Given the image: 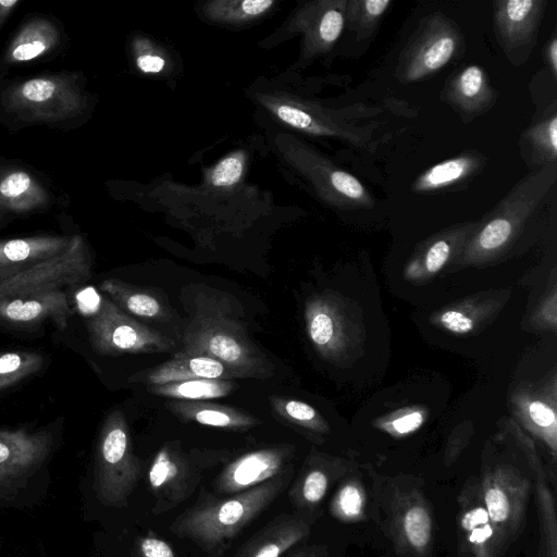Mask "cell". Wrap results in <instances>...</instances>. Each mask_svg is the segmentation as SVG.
<instances>
[{
	"label": "cell",
	"instance_id": "obj_1",
	"mask_svg": "<svg viewBox=\"0 0 557 557\" xmlns=\"http://www.w3.org/2000/svg\"><path fill=\"white\" fill-rule=\"evenodd\" d=\"M182 342L184 351L210 356L245 379H268L274 366L250 338L232 297L209 288L198 292Z\"/></svg>",
	"mask_w": 557,
	"mask_h": 557
},
{
	"label": "cell",
	"instance_id": "obj_2",
	"mask_svg": "<svg viewBox=\"0 0 557 557\" xmlns=\"http://www.w3.org/2000/svg\"><path fill=\"white\" fill-rule=\"evenodd\" d=\"M557 180V164L528 173L497 203L472 239V250L492 252L505 247L518 227L543 201Z\"/></svg>",
	"mask_w": 557,
	"mask_h": 557
},
{
	"label": "cell",
	"instance_id": "obj_3",
	"mask_svg": "<svg viewBox=\"0 0 557 557\" xmlns=\"http://www.w3.org/2000/svg\"><path fill=\"white\" fill-rule=\"evenodd\" d=\"M2 102L17 119L41 123L66 121L85 107L78 86L63 75L34 77L12 85L4 91Z\"/></svg>",
	"mask_w": 557,
	"mask_h": 557
},
{
	"label": "cell",
	"instance_id": "obj_4",
	"mask_svg": "<svg viewBox=\"0 0 557 557\" xmlns=\"http://www.w3.org/2000/svg\"><path fill=\"white\" fill-rule=\"evenodd\" d=\"M87 318L90 344L100 355L157 354L175 346L173 338L131 318L106 297Z\"/></svg>",
	"mask_w": 557,
	"mask_h": 557
},
{
	"label": "cell",
	"instance_id": "obj_5",
	"mask_svg": "<svg viewBox=\"0 0 557 557\" xmlns=\"http://www.w3.org/2000/svg\"><path fill=\"white\" fill-rule=\"evenodd\" d=\"M463 47L459 26L436 12L425 16L401 51L396 77L408 84L424 79L453 61Z\"/></svg>",
	"mask_w": 557,
	"mask_h": 557
},
{
	"label": "cell",
	"instance_id": "obj_6",
	"mask_svg": "<svg viewBox=\"0 0 557 557\" xmlns=\"http://www.w3.org/2000/svg\"><path fill=\"white\" fill-rule=\"evenodd\" d=\"M91 259L84 239L71 237L59 255L0 280V300L53 289H64L89 280Z\"/></svg>",
	"mask_w": 557,
	"mask_h": 557
},
{
	"label": "cell",
	"instance_id": "obj_7",
	"mask_svg": "<svg viewBox=\"0 0 557 557\" xmlns=\"http://www.w3.org/2000/svg\"><path fill=\"white\" fill-rule=\"evenodd\" d=\"M478 487L498 544L504 550L522 531L531 484L509 468H496L484 472Z\"/></svg>",
	"mask_w": 557,
	"mask_h": 557
},
{
	"label": "cell",
	"instance_id": "obj_8",
	"mask_svg": "<svg viewBox=\"0 0 557 557\" xmlns=\"http://www.w3.org/2000/svg\"><path fill=\"white\" fill-rule=\"evenodd\" d=\"M260 101L284 124L315 136L339 138L356 147H366L373 127L358 125L346 111H332L293 97L262 95Z\"/></svg>",
	"mask_w": 557,
	"mask_h": 557
},
{
	"label": "cell",
	"instance_id": "obj_9",
	"mask_svg": "<svg viewBox=\"0 0 557 557\" xmlns=\"http://www.w3.org/2000/svg\"><path fill=\"white\" fill-rule=\"evenodd\" d=\"M289 151L290 161L313 185L324 201L339 208H361L373 205L369 190L352 174L301 144L292 146Z\"/></svg>",
	"mask_w": 557,
	"mask_h": 557
},
{
	"label": "cell",
	"instance_id": "obj_10",
	"mask_svg": "<svg viewBox=\"0 0 557 557\" xmlns=\"http://www.w3.org/2000/svg\"><path fill=\"white\" fill-rule=\"evenodd\" d=\"M545 0L493 2L496 37L511 63L520 64L532 50L545 11Z\"/></svg>",
	"mask_w": 557,
	"mask_h": 557
},
{
	"label": "cell",
	"instance_id": "obj_11",
	"mask_svg": "<svg viewBox=\"0 0 557 557\" xmlns=\"http://www.w3.org/2000/svg\"><path fill=\"white\" fill-rule=\"evenodd\" d=\"M393 541L406 557H429L433 543V517L423 495L417 490L398 493L392 503Z\"/></svg>",
	"mask_w": 557,
	"mask_h": 557
},
{
	"label": "cell",
	"instance_id": "obj_12",
	"mask_svg": "<svg viewBox=\"0 0 557 557\" xmlns=\"http://www.w3.org/2000/svg\"><path fill=\"white\" fill-rule=\"evenodd\" d=\"M52 445L48 431L0 430V487L25 479L47 458Z\"/></svg>",
	"mask_w": 557,
	"mask_h": 557
},
{
	"label": "cell",
	"instance_id": "obj_13",
	"mask_svg": "<svg viewBox=\"0 0 557 557\" xmlns=\"http://www.w3.org/2000/svg\"><path fill=\"white\" fill-rule=\"evenodd\" d=\"M458 533L461 557H499L503 552L483 507L478 484L459 496Z\"/></svg>",
	"mask_w": 557,
	"mask_h": 557
},
{
	"label": "cell",
	"instance_id": "obj_14",
	"mask_svg": "<svg viewBox=\"0 0 557 557\" xmlns=\"http://www.w3.org/2000/svg\"><path fill=\"white\" fill-rule=\"evenodd\" d=\"M193 379L232 381L245 379V376L210 356L181 349L173 358L135 374L129 381L145 383L150 386Z\"/></svg>",
	"mask_w": 557,
	"mask_h": 557
},
{
	"label": "cell",
	"instance_id": "obj_15",
	"mask_svg": "<svg viewBox=\"0 0 557 557\" xmlns=\"http://www.w3.org/2000/svg\"><path fill=\"white\" fill-rule=\"evenodd\" d=\"M348 0H321L306 4L296 17V27L304 34L308 55L327 52L345 28Z\"/></svg>",
	"mask_w": 557,
	"mask_h": 557
},
{
	"label": "cell",
	"instance_id": "obj_16",
	"mask_svg": "<svg viewBox=\"0 0 557 557\" xmlns=\"http://www.w3.org/2000/svg\"><path fill=\"white\" fill-rule=\"evenodd\" d=\"M71 315L64 289L0 300V319L11 324H34L49 319L58 329L64 330Z\"/></svg>",
	"mask_w": 557,
	"mask_h": 557
},
{
	"label": "cell",
	"instance_id": "obj_17",
	"mask_svg": "<svg viewBox=\"0 0 557 557\" xmlns=\"http://www.w3.org/2000/svg\"><path fill=\"white\" fill-rule=\"evenodd\" d=\"M497 98L488 75L476 64L454 73L444 87V99L465 117L472 119L486 112Z\"/></svg>",
	"mask_w": 557,
	"mask_h": 557
},
{
	"label": "cell",
	"instance_id": "obj_18",
	"mask_svg": "<svg viewBox=\"0 0 557 557\" xmlns=\"http://www.w3.org/2000/svg\"><path fill=\"white\" fill-rule=\"evenodd\" d=\"M48 190L30 173L15 168L0 169V219L45 209Z\"/></svg>",
	"mask_w": 557,
	"mask_h": 557
},
{
	"label": "cell",
	"instance_id": "obj_19",
	"mask_svg": "<svg viewBox=\"0 0 557 557\" xmlns=\"http://www.w3.org/2000/svg\"><path fill=\"white\" fill-rule=\"evenodd\" d=\"M71 237L33 236L0 240V280L64 251Z\"/></svg>",
	"mask_w": 557,
	"mask_h": 557
},
{
	"label": "cell",
	"instance_id": "obj_20",
	"mask_svg": "<svg viewBox=\"0 0 557 557\" xmlns=\"http://www.w3.org/2000/svg\"><path fill=\"white\" fill-rule=\"evenodd\" d=\"M485 162L481 152L467 150L423 171L413 181L411 189L417 194H432L450 188L473 178Z\"/></svg>",
	"mask_w": 557,
	"mask_h": 557
},
{
	"label": "cell",
	"instance_id": "obj_21",
	"mask_svg": "<svg viewBox=\"0 0 557 557\" xmlns=\"http://www.w3.org/2000/svg\"><path fill=\"white\" fill-rule=\"evenodd\" d=\"M60 39L55 25L47 18L27 22L11 40L5 62L21 63L37 59L53 49Z\"/></svg>",
	"mask_w": 557,
	"mask_h": 557
},
{
	"label": "cell",
	"instance_id": "obj_22",
	"mask_svg": "<svg viewBox=\"0 0 557 557\" xmlns=\"http://www.w3.org/2000/svg\"><path fill=\"white\" fill-rule=\"evenodd\" d=\"M129 437L122 411L110 412L102 425L98 446V467L106 478L129 463Z\"/></svg>",
	"mask_w": 557,
	"mask_h": 557
},
{
	"label": "cell",
	"instance_id": "obj_23",
	"mask_svg": "<svg viewBox=\"0 0 557 557\" xmlns=\"http://www.w3.org/2000/svg\"><path fill=\"white\" fill-rule=\"evenodd\" d=\"M99 288L108 294L117 307L136 317L160 321L171 318L170 308L151 292L144 288L117 278L102 281Z\"/></svg>",
	"mask_w": 557,
	"mask_h": 557
},
{
	"label": "cell",
	"instance_id": "obj_24",
	"mask_svg": "<svg viewBox=\"0 0 557 557\" xmlns=\"http://www.w3.org/2000/svg\"><path fill=\"white\" fill-rule=\"evenodd\" d=\"M169 405L170 409L180 417L203 425L247 429L257 423V419L251 414L219 404L200 400H176Z\"/></svg>",
	"mask_w": 557,
	"mask_h": 557
},
{
	"label": "cell",
	"instance_id": "obj_25",
	"mask_svg": "<svg viewBox=\"0 0 557 557\" xmlns=\"http://www.w3.org/2000/svg\"><path fill=\"white\" fill-rule=\"evenodd\" d=\"M534 490L541 525V540L536 557H557V517L555 497L540 462L532 460Z\"/></svg>",
	"mask_w": 557,
	"mask_h": 557
},
{
	"label": "cell",
	"instance_id": "obj_26",
	"mask_svg": "<svg viewBox=\"0 0 557 557\" xmlns=\"http://www.w3.org/2000/svg\"><path fill=\"white\" fill-rule=\"evenodd\" d=\"M530 158L539 168L555 164L557 161V113L556 104L523 134Z\"/></svg>",
	"mask_w": 557,
	"mask_h": 557
},
{
	"label": "cell",
	"instance_id": "obj_27",
	"mask_svg": "<svg viewBox=\"0 0 557 557\" xmlns=\"http://www.w3.org/2000/svg\"><path fill=\"white\" fill-rule=\"evenodd\" d=\"M148 389L158 396L177 400H205L228 395L234 389V383L225 380L193 379L150 385Z\"/></svg>",
	"mask_w": 557,
	"mask_h": 557
},
{
	"label": "cell",
	"instance_id": "obj_28",
	"mask_svg": "<svg viewBox=\"0 0 557 557\" xmlns=\"http://www.w3.org/2000/svg\"><path fill=\"white\" fill-rule=\"evenodd\" d=\"M272 0H219L205 4V15L219 23L240 25L259 18L274 5Z\"/></svg>",
	"mask_w": 557,
	"mask_h": 557
},
{
	"label": "cell",
	"instance_id": "obj_29",
	"mask_svg": "<svg viewBox=\"0 0 557 557\" xmlns=\"http://www.w3.org/2000/svg\"><path fill=\"white\" fill-rule=\"evenodd\" d=\"M391 4L389 0H348L345 26L358 39H367L374 33Z\"/></svg>",
	"mask_w": 557,
	"mask_h": 557
},
{
	"label": "cell",
	"instance_id": "obj_30",
	"mask_svg": "<svg viewBox=\"0 0 557 557\" xmlns=\"http://www.w3.org/2000/svg\"><path fill=\"white\" fill-rule=\"evenodd\" d=\"M306 322L311 342L320 350H330L337 341L335 318L329 306L322 300H312L306 308Z\"/></svg>",
	"mask_w": 557,
	"mask_h": 557
},
{
	"label": "cell",
	"instance_id": "obj_31",
	"mask_svg": "<svg viewBox=\"0 0 557 557\" xmlns=\"http://www.w3.org/2000/svg\"><path fill=\"white\" fill-rule=\"evenodd\" d=\"M45 363L35 351H7L0 354V391L7 389L38 372Z\"/></svg>",
	"mask_w": 557,
	"mask_h": 557
},
{
	"label": "cell",
	"instance_id": "obj_32",
	"mask_svg": "<svg viewBox=\"0 0 557 557\" xmlns=\"http://www.w3.org/2000/svg\"><path fill=\"white\" fill-rule=\"evenodd\" d=\"M280 462L281 457L274 450L249 454L234 465L232 480L242 486L249 485L273 474Z\"/></svg>",
	"mask_w": 557,
	"mask_h": 557
},
{
	"label": "cell",
	"instance_id": "obj_33",
	"mask_svg": "<svg viewBox=\"0 0 557 557\" xmlns=\"http://www.w3.org/2000/svg\"><path fill=\"white\" fill-rule=\"evenodd\" d=\"M366 492L360 483L352 480L345 483L334 500V512L343 521L357 522L364 517Z\"/></svg>",
	"mask_w": 557,
	"mask_h": 557
},
{
	"label": "cell",
	"instance_id": "obj_34",
	"mask_svg": "<svg viewBox=\"0 0 557 557\" xmlns=\"http://www.w3.org/2000/svg\"><path fill=\"white\" fill-rule=\"evenodd\" d=\"M271 404L276 414L286 421L312 429L321 425L317 411L304 401L272 397Z\"/></svg>",
	"mask_w": 557,
	"mask_h": 557
},
{
	"label": "cell",
	"instance_id": "obj_35",
	"mask_svg": "<svg viewBox=\"0 0 557 557\" xmlns=\"http://www.w3.org/2000/svg\"><path fill=\"white\" fill-rule=\"evenodd\" d=\"M470 228L471 225L457 227L453 230V233L436 238L429 246L424 263L430 273H435L443 268L450 256L454 244L462 239Z\"/></svg>",
	"mask_w": 557,
	"mask_h": 557
},
{
	"label": "cell",
	"instance_id": "obj_36",
	"mask_svg": "<svg viewBox=\"0 0 557 557\" xmlns=\"http://www.w3.org/2000/svg\"><path fill=\"white\" fill-rule=\"evenodd\" d=\"M245 153L236 151L220 160L209 174V182L214 187H231L239 182L245 168Z\"/></svg>",
	"mask_w": 557,
	"mask_h": 557
},
{
	"label": "cell",
	"instance_id": "obj_37",
	"mask_svg": "<svg viewBox=\"0 0 557 557\" xmlns=\"http://www.w3.org/2000/svg\"><path fill=\"white\" fill-rule=\"evenodd\" d=\"M136 66L146 74L161 73L166 66L165 58L146 39L134 42Z\"/></svg>",
	"mask_w": 557,
	"mask_h": 557
},
{
	"label": "cell",
	"instance_id": "obj_38",
	"mask_svg": "<svg viewBox=\"0 0 557 557\" xmlns=\"http://www.w3.org/2000/svg\"><path fill=\"white\" fill-rule=\"evenodd\" d=\"M248 498H237L224 503L215 513L219 525L230 527L238 523L249 510Z\"/></svg>",
	"mask_w": 557,
	"mask_h": 557
},
{
	"label": "cell",
	"instance_id": "obj_39",
	"mask_svg": "<svg viewBox=\"0 0 557 557\" xmlns=\"http://www.w3.org/2000/svg\"><path fill=\"white\" fill-rule=\"evenodd\" d=\"M327 475L321 470H312L305 479L302 494L307 502L315 504L320 502L327 488Z\"/></svg>",
	"mask_w": 557,
	"mask_h": 557
},
{
	"label": "cell",
	"instance_id": "obj_40",
	"mask_svg": "<svg viewBox=\"0 0 557 557\" xmlns=\"http://www.w3.org/2000/svg\"><path fill=\"white\" fill-rule=\"evenodd\" d=\"M176 473V467L171 461L170 456L166 451H160L157 456L150 472L149 480L153 487L162 485L166 480L172 478Z\"/></svg>",
	"mask_w": 557,
	"mask_h": 557
},
{
	"label": "cell",
	"instance_id": "obj_41",
	"mask_svg": "<svg viewBox=\"0 0 557 557\" xmlns=\"http://www.w3.org/2000/svg\"><path fill=\"white\" fill-rule=\"evenodd\" d=\"M441 322L447 330L457 334L469 333L473 327L471 318L454 310L444 312Z\"/></svg>",
	"mask_w": 557,
	"mask_h": 557
},
{
	"label": "cell",
	"instance_id": "obj_42",
	"mask_svg": "<svg viewBox=\"0 0 557 557\" xmlns=\"http://www.w3.org/2000/svg\"><path fill=\"white\" fill-rule=\"evenodd\" d=\"M532 421L540 428L555 429L556 417L554 410L541 401H533L529 406Z\"/></svg>",
	"mask_w": 557,
	"mask_h": 557
},
{
	"label": "cell",
	"instance_id": "obj_43",
	"mask_svg": "<svg viewBox=\"0 0 557 557\" xmlns=\"http://www.w3.org/2000/svg\"><path fill=\"white\" fill-rule=\"evenodd\" d=\"M423 417L420 412L414 411L395 419L392 428L397 434H408L421 426Z\"/></svg>",
	"mask_w": 557,
	"mask_h": 557
},
{
	"label": "cell",
	"instance_id": "obj_44",
	"mask_svg": "<svg viewBox=\"0 0 557 557\" xmlns=\"http://www.w3.org/2000/svg\"><path fill=\"white\" fill-rule=\"evenodd\" d=\"M145 557H174L172 548L158 539H145L141 543Z\"/></svg>",
	"mask_w": 557,
	"mask_h": 557
},
{
	"label": "cell",
	"instance_id": "obj_45",
	"mask_svg": "<svg viewBox=\"0 0 557 557\" xmlns=\"http://www.w3.org/2000/svg\"><path fill=\"white\" fill-rule=\"evenodd\" d=\"M544 60L552 72L553 76H557V36L553 34L544 48Z\"/></svg>",
	"mask_w": 557,
	"mask_h": 557
},
{
	"label": "cell",
	"instance_id": "obj_46",
	"mask_svg": "<svg viewBox=\"0 0 557 557\" xmlns=\"http://www.w3.org/2000/svg\"><path fill=\"white\" fill-rule=\"evenodd\" d=\"M18 3V0H0V27Z\"/></svg>",
	"mask_w": 557,
	"mask_h": 557
},
{
	"label": "cell",
	"instance_id": "obj_47",
	"mask_svg": "<svg viewBox=\"0 0 557 557\" xmlns=\"http://www.w3.org/2000/svg\"><path fill=\"white\" fill-rule=\"evenodd\" d=\"M281 548L275 544H268L262 547L256 557H278Z\"/></svg>",
	"mask_w": 557,
	"mask_h": 557
}]
</instances>
